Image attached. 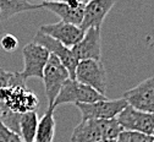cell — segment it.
<instances>
[{"label":"cell","instance_id":"cell-8","mask_svg":"<svg viewBox=\"0 0 154 142\" xmlns=\"http://www.w3.org/2000/svg\"><path fill=\"white\" fill-rule=\"evenodd\" d=\"M122 98L132 108L146 113H154V76L143 80L137 86L127 90Z\"/></svg>","mask_w":154,"mask_h":142},{"label":"cell","instance_id":"cell-13","mask_svg":"<svg viewBox=\"0 0 154 142\" xmlns=\"http://www.w3.org/2000/svg\"><path fill=\"white\" fill-rule=\"evenodd\" d=\"M42 9L49 10L50 12H54L57 15L61 21L81 26L83 20V10L85 8H72L67 3H41Z\"/></svg>","mask_w":154,"mask_h":142},{"label":"cell","instance_id":"cell-5","mask_svg":"<svg viewBox=\"0 0 154 142\" xmlns=\"http://www.w3.org/2000/svg\"><path fill=\"white\" fill-rule=\"evenodd\" d=\"M49 50L38 44L35 42H31L26 44L22 49V56H23V71L20 72L21 76L27 80L31 77L42 78L43 70L47 65V62L49 59Z\"/></svg>","mask_w":154,"mask_h":142},{"label":"cell","instance_id":"cell-18","mask_svg":"<svg viewBox=\"0 0 154 142\" xmlns=\"http://www.w3.org/2000/svg\"><path fill=\"white\" fill-rule=\"evenodd\" d=\"M0 142H23L21 136L6 128L0 121Z\"/></svg>","mask_w":154,"mask_h":142},{"label":"cell","instance_id":"cell-1","mask_svg":"<svg viewBox=\"0 0 154 142\" xmlns=\"http://www.w3.org/2000/svg\"><path fill=\"white\" fill-rule=\"evenodd\" d=\"M122 131L116 118L82 119L71 135V142H108L116 141Z\"/></svg>","mask_w":154,"mask_h":142},{"label":"cell","instance_id":"cell-21","mask_svg":"<svg viewBox=\"0 0 154 142\" xmlns=\"http://www.w3.org/2000/svg\"><path fill=\"white\" fill-rule=\"evenodd\" d=\"M108 142H116V141H108Z\"/></svg>","mask_w":154,"mask_h":142},{"label":"cell","instance_id":"cell-9","mask_svg":"<svg viewBox=\"0 0 154 142\" xmlns=\"http://www.w3.org/2000/svg\"><path fill=\"white\" fill-rule=\"evenodd\" d=\"M33 42L45 47L50 54L55 55L61 62V64L66 68V70L69 71L70 78H75V70H76L77 64H79V60H77V58L72 53L71 48L64 46L63 43L59 42V40L49 37L48 34L43 33L42 31H38L35 33V36L33 38Z\"/></svg>","mask_w":154,"mask_h":142},{"label":"cell","instance_id":"cell-10","mask_svg":"<svg viewBox=\"0 0 154 142\" xmlns=\"http://www.w3.org/2000/svg\"><path fill=\"white\" fill-rule=\"evenodd\" d=\"M77 60L100 59L102 56V34L99 27H89L85 31L82 39L71 48Z\"/></svg>","mask_w":154,"mask_h":142},{"label":"cell","instance_id":"cell-11","mask_svg":"<svg viewBox=\"0 0 154 142\" xmlns=\"http://www.w3.org/2000/svg\"><path fill=\"white\" fill-rule=\"evenodd\" d=\"M39 31L43 33L48 34L49 37L59 40L64 46L72 48L82 39L85 31L80 27L65 21H59L55 24H49V25H43Z\"/></svg>","mask_w":154,"mask_h":142},{"label":"cell","instance_id":"cell-6","mask_svg":"<svg viewBox=\"0 0 154 142\" xmlns=\"http://www.w3.org/2000/svg\"><path fill=\"white\" fill-rule=\"evenodd\" d=\"M118 123L122 130L136 131L146 135H153L154 132V113H146L126 106L116 116Z\"/></svg>","mask_w":154,"mask_h":142},{"label":"cell","instance_id":"cell-14","mask_svg":"<svg viewBox=\"0 0 154 142\" xmlns=\"http://www.w3.org/2000/svg\"><path fill=\"white\" fill-rule=\"evenodd\" d=\"M41 9V4L29 3L28 0H0V22L6 21L17 14Z\"/></svg>","mask_w":154,"mask_h":142},{"label":"cell","instance_id":"cell-20","mask_svg":"<svg viewBox=\"0 0 154 142\" xmlns=\"http://www.w3.org/2000/svg\"><path fill=\"white\" fill-rule=\"evenodd\" d=\"M29 3H38V4H41V3H66L69 2V0H28Z\"/></svg>","mask_w":154,"mask_h":142},{"label":"cell","instance_id":"cell-15","mask_svg":"<svg viewBox=\"0 0 154 142\" xmlns=\"http://www.w3.org/2000/svg\"><path fill=\"white\" fill-rule=\"evenodd\" d=\"M54 108L48 107L44 115L38 120L37 131L34 136V142H53L55 135V119Z\"/></svg>","mask_w":154,"mask_h":142},{"label":"cell","instance_id":"cell-22","mask_svg":"<svg viewBox=\"0 0 154 142\" xmlns=\"http://www.w3.org/2000/svg\"><path fill=\"white\" fill-rule=\"evenodd\" d=\"M153 137H154V132H153Z\"/></svg>","mask_w":154,"mask_h":142},{"label":"cell","instance_id":"cell-12","mask_svg":"<svg viewBox=\"0 0 154 142\" xmlns=\"http://www.w3.org/2000/svg\"><path fill=\"white\" fill-rule=\"evenodd\" d=\"M116 0H89L83 10V20L81 28L86 31L89 27H102V24L110 10L114 8Z\"/></svg>","mask_w":154,"mask_h":142},{"label":"cell","instance_id":"cell-16","mask_svg":"<svg viewBox=\"0 0 154 142\" xmlns=\"http://www.w3.org/2000/svg\"><path fill=\"white\" fill-rule=\"evenodd\" d=\"M38 120L39 119H38V114L35 110L22 113L20 115L18 129H20V136L23 142H34Z\"/></svg>","mask_w":154,"mask_h":142},{"label":"cell","instance_id":"cell-7","mask_svg":"<svg viewBox=\"0 0 154 142\" xmlns=\"http://www.w3.org/2000/svg\"><path fill=\"white\" fill-rule=\"evenodd\" d=\"M81 112L82 119H114L127 106L124 98L119 99H102L93 103L75 104Z\"/></svg>","mask_w":154,"mask_h":142},{"label":"cell","instance_id":"cell-17","mask_svg":"<svg viewBox=\"0 0 154 142\" xmlns=\"http://www.w3.org/2000/svg\"><path fill=\"white\" fill-rule=\"evenodd\" d=\"M116 142H154V137L153 135H146L142 132L122 130L119 134Z\"/></svg>","mask_w":154,"mask_h":142},{"label":"cell","instance_id":"cell-3","mask_svg":"<svg viewBox=\"0 0 154 142\" xmlns=\"http://www.w3.org/2000/svg\"><path fill=\"white\" fill-rule=\"evenodd\" d=\"M75 80L105 96L106 71L100 59L80 60L75 70Z\"/></svg>","mask_w":154,"mask_h":142},{"label":"cell","instance_id":"cell-19","mask_svg":"<svg viewBox=\"0 0 154 142\" xmlns=\"http://www.w3.org/2000/svg\"><path fill=\"white\" fill-rule=\"evenodd\" d=\"M0 46H2V48L5 50V52H14L15 49H17L18 47V39L12 36V34H5L3 36V38L0 39Z\"/></svg>","mask_w":154,"mask_h":142},{"label":"cell","instance_id":"cell-4","mask_svg":"<svg viewBox=\"0 0 154 142\" xmlns=\"http://www.w3.org/2000/svg\"><path fill=\"white\" fill-rule=\"evenodd\" d=\"M70 78V74L61 62L55 55L50 54L47 65L43 70L42 80L44 82V92L48 100V107H53L54 100L63 87L64 82Z\"/></svg>","mask_w":154,"mask_h":142},{"label":"cell","instance_id":"cell-2","mask_svg":"<svg viewBox=\"0 0 154 142\" xmlns=\"http://www.w3.org/2000/svg\"><path fill=\"white\" fill-rule=\"evenodd\" d=\"M105 98H106L105 96L100 94L94 88L79 82L75 78H67L64 82L63 87L60 88L59 93H57L53 103V108L55 109L56 107H59L61 104H67V103H72V104L93 103Z\"/></svg>","mask_w":154,"mask_h":142}]
</instances>
